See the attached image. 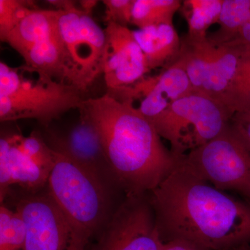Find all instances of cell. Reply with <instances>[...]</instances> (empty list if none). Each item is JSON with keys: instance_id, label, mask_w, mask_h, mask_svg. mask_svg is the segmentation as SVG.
<instances>
[{"instance_id": "obj_20", "label": "cell", "mask_w": 250, "mask_h": 250, "mask_svg": "<svg viewBox=\"0 0 250 250\" xmlns=\"http://www.w3.org/2000/svg\"><path fill=\"white\" fill-rule=\"evenodd\" d=\"M182 5L180 0H134L132 24L139 29L172 24L174 14Z\"/></svg>"}, {"instance_id": "obj_18", "label": "cell", "mask_w": 250, "mask_h": 250, "mask_svg": "<svg viewBox=\"0 0 250 250\" xmlns=\"http://www.w3.org/2000/svg\"><path fill=\"white\" fill-rule=\"evenodd\" d=\"M250 20V0H223L219 29L207 38L215 46L228 43Z\"/></svg>"}, {"instance_id": "obj_31", "label": "cell", "mask_w": 250, "mask_h": 250, "mask_svg": "<svg viewBox=\"0 0 250 250\" xmlns=\"http://www.w3.org/2000/svg\"><path fill=\"white\" fill-rule=\"evenodd\" d=\"M231 250H250V244H244L233 248Z\"/></svg>"}, {"instance_id": "obj_5", "label": "cell", "mask_w": 250, "mask_h": 250, "mask_svg": "<svg viewBox=\"0 0 250 250\" xmlns=\"http://www.w3.org/2000/svg\"><path fill=\"white\" fill-rule=\"evenodd\" d=\"M232 116L223 104L194 90L150 122L180 157L221 134Z\"/></svg>"}, {"instance_id": "obj_30", "label": "cell", "mask_w": 250, "mask_h": 250, "mask_svg": "<svg viewBox=\"0 0 250 250\" xmlns=\"http://www.w3.org/2000/svg\"><path fill=\"white\" fill-rule=\"evenodd\" d=\"M80 2L81 5L80 9L85 14L91 15L92 11H93L98 1H93V0H84V1H80Z\"/></svg>"}, {"instance_id": "obj_10", "label": "cell", "mask_w": 250, "mask_h": 250, "mask_svg": "<svg viewBox=\"0 0 250 250\" xmlns=\"http://www.w3.org/2000/svg\"><path fill=\"white\" fill-rule=\"evenodd\" d=\"M42 136L49 147L96 176L108 187L122 192L100 136L84 117L62 130L43 128Z\"/></svg>"}, {"instance_id": "obj_11", "label": "cell", "mask_w": 250, "mask_h": 250, "mask_svg": "<svg viewBox=\"0 0 250 250\" xmlns=\"http://www.w3.org/2000/svg\"><path fill=\"white\" fill-rule=\"evenodd\" d=\"M104 32L103 75L108 90L119 89L138 83L149 70L133 31L128 27L108 23Z\"/></svg>"}, {"instance_id": "obj_6", "label": "cell", "mask_w": 250, "mask_h": 250, "mask_svg": "<svg viewBox=\"0 0 250 250\" xmlns=\"http://www.w3.org/2000/svg\"><path fill=\"white\" fill-rule=\"evenodd\" d=\"M198 178L218 190H234L250 197V151L230 124L205 144L180 156Z\"/></svg>"}, {"instance_id": "obj_13", "label": "cell", "mask_w": 250, "mask_h": 250, "mask_svg": "<svg viewBox=\"0 0 250 250\" xmlns=\"http://www.w3.org/2000/svg\"><path fill=\"white\" fill-rule=\"evenodd\" d=\"M141 113L152 121L172 104L194 91L187 72L177 62L166 67L161 75L138 82L135 85Z\"/></svg>"}, {"instance_id": "obj_22", "label": "cell", "mask_w": 250, "mask_h": 250, "mask_svg": "<svg viewBox=\"0 0 250 250\" xmlns=\"http://www.w3.org/2000/svg\"><path fill=\"white\" fill-rule=\"evenodd\" d=\"M226 106L233 115L236 112L250 109V52L240 63L229 92Z\"/></svg>"}, {"instance_id": "obj_24", "label": "cell", "mask_w": 250, "mask_h": 250, "mask_svg": "<svg viewBox=\"0 0 250 250\" xmlns=\"http://www.w3.org/2000/svg\"><path fill=\"white\" fill-rule=\"evenodd\" d=\"M30 0H0V39L6 41L10 33L33 9H37Z\"/></svg>"}, {"instance_id": "obj_16", "label": "cell", "mask_w": 250, "mask_h": 250, "mask_svg": "<svg viewBox=\"0 0 250 250\" xmlns=\"http://www.w3.org/2000/svg\"><path fill=\"white\" fill-rule=\"evenodd\" d=\"M61 11L56 9H33L10 33L5 42L21 57L33 46L58 34Z\"/></svg>"}, {"instance_id": "obj_15", "label": "cell", "mask_w": 250, "mask_h": 250, "mask_svg": "<svg viewBox=\"0 0 250 250\" xmlns=\"http://www.w3.org/2000/svg\"><path fill=\"white\" fill-rule=\"evenodd\" d=\"M249 52L250 47L246 46L229 43L215 46L205 94L226 106L229 92L240 63Z\"/></svg>"}, {"instance_id": "obj_17", "label": "cell", "mask_w": 250, "mask_h": 250, "mask_svg": "<svg viewBox=\"0 0 250 250\" xmlns=\"http://www.w3.org/2000/svg\"><path fill=\"white\" fill-rule=\"evenodd\" d=\"M215 51L207 37L194 39L187 34L181 39L180 51L172 62L183 67L195 91L205 93Z\"/></svg>"}, {"instance_id": "obj_3", "label": "cell", "mask_w": 250, "mask_h": 250, "mask_svg": "<svg viewBox=\"0 0 250 250\" xmlns=\"http://www.w3.org/2000/svg\"><path fill=\"white\" fill-rule=\"evenodd\" d=\"M47 188L88 243L92 238H98L119 206L115 205V196L121 192L57 152Z\"/></svg>"}, {"instance_id": "obj_28", "label": "cell", "mask_w": 250, "mask_h": 250, "mask_svg": "<svg viewBox=\"0 0 250 250\" xmlns=\"http://www.w3.org/2000/svg\"><path fill=\"white\" fill-rule=\"evenodd\" d=\"M228 43L246 46L250 48V20L241 28L235 39Z\"/></svg>"}, {"instance_id": "obj_14", "label": "cell", "mask_w": 250, "mask_h": 250, "mask_svg": "<svg viewBox=\"0 0 250 250\" xmlns=\"http://www.w3.org/2000/svg\"><path fill=\"white\" fill-rule=\"evenodd\" d=\"M143 51L149 71L170 65L181 48V39L172 24H160L132 31Z\"/></svg>"}, {"instance_id": "obj_19", "label": "cell", "mask_w": 250, "mask_h": 250, "mask_svg": "<svg viewBox=\"0 0 250 250\" xmlns=\"http://www.w3.org/2000/svg\"><path fill=\"white\" fill-rule=\"evenodd\" d=\"M223 0H187L182 1L183 14L187 19V35L194 39H205L207 31L218 22Z\"/></svg>"}, {"instance_id": "obj_26", "label": "cell", "mask_w": 250, "mask_h": 250, "mask_svg": "<svg viewBox=\"0 0 250 250\" xmlns=\"http://www.w3.org/2000/svg\"><path fill=\"white\" fill-rule=\"evenodd\" d=\"M229 124L250 151V109L236 112Z\"/></svg>"}, {"instance_id": "obj_2", "label": "cell", "mask_w": 250, "mask_h": 250, "mask_svg": "<svg viewBox=\"0 0 250 250\" xmlns=\"http://www.w3.org/2000/svg\"><path fill=\"white\" fill-rule=\"evenodd\" d=\"M78 111L96 129L125 196L147 195L177 166L179 157L131 100L106 93L85 98Z\"/></svg>"}, {"instance_id": "obj_25", "label": "cell", "mask_w": 250, "mask_h": 250, "mask_svg": "<svg viewBox=\"0 0 250 250\" xmlns=\"http://www.w3.org/2000/svg\"><path fill=\"white\" fill-rule=\"evenodd\" d=\"M104 21L127 27L132 24V11L134 0H104Z\"/></svg>"}, {"instance_id": "obj_12", "label": "cell", "mask_w": 250, "mask_h": 250, "mask_svg": "<svg viewBox=\"0 0 250 250\" xmlns=\"http://www.w3.org/2000/svg\"><path fill=\"white\" fill-rule=\"evenodd\" d=\"M22 135H1L0 139V201L4 203L13 186L27 192L47 187L49 172L27 157L20 147Z\"/></svg>"}, {"instance_id": "obj_27", "label": "cell", "mask_w": 250, "mask_h": 250, "mask_svg": "<svg viewBox=\"0 0 250 250\" xmlns=\"http://www.w3.org/2000/svg\"><path fill=\"white\" fill-rule=\"evenodd\" d=\"M162 250H209L187 240L174 239L164 242Z\"/></svg>"}, {"instance_id": "obj_1", "label": "cell", "mask_w": 250, "mask_h": 250, "mask_svg": "<svg viewBox=\"0 0 250 250\" xmlns=\"http://www.w3.org/2000/svg\"><path fill=\"white\" fill-rule=\"evenodd\" d=\"M148 196L163 242L187 240L209 250L250 244V202L198 178L179 157Z\"/></svg>"}, {"instance_id": "obj_32", "label": "cell", "mask_w": 250, "mask_h": 250, "mask_svg": "<svg viewBox=\"0 0 250 250\" xmlns=\"http://www.w3.org/2000/svg\"><path fill=\"white\" fill-rule=\"evenodd\" d=\"M248 201H250V197L249 200H248Z\"/></svg>"}, {"instance_id": "obj_23", "label": "cell", "mask_w": 250, "mask_h": 250, "mask_svg": "<svg viewBox=\"0 0 250 250\" xmlns=\"http://www.w3.org/2000/svg\"><path fill=\"white\" fill-rule=\"evenodd\" d=\"M20 147L34 164L51 173L55 164L56 152L49 147L41 131L34 130L27 137L22 135Z\"/></svg>"}, {"instance_id": "obj_21", "label": "cell", "mask_w": 250, "mask_h": 250, "mask_svg": "<svg viewBox=\"0 0 250 250\" xmlns=\"http://www.w3.org/2000/svg\"><path fill=\"white\" fill-rule=\"evenodd\" d=\"M25 223L21 215L5 204L0 207V250H24Z\"/></svg>"}, {"instance_id": "obj_8", "label": "cell", "mask_w": 250, "mask_h": 250, "mask_svg": "<svg viewBox=\"0 0 250 250\" xmlns=\"http://www.w3.org/2000/svg\"><path fill=\"white\" fill-rule=\"evenodd\" d=\"M147 195L125 196L90 250H162Z\"/></svg>"}, {"instance_id": "obj_4", "label": "cell", "mask_w": 250, "mask_h": 250, "mask_svg": "<svg viewBox=\"0 0 250 250\" xmlns=\"http://www.w3.org/2000/svg\"><path fill=\"white\" fill-rule=\"evenodd\" d=\"M75 85L42 76H25L24 67L0 62V121L34 119L43 128L70 110L78 109L85 98Z\"/></svg>"}, {"instance_id": "obj_29", "label": "cell", "mask_w": 250, "mask_h": 250, "mask_svg": "<svg viewBox=\"0 0 250 250\" xmlns=\"http://www.w3.org/2000/svg\"><path fill=\"white\" fill-rule=\"evenodd\" d=\"M47 2L59 11H67L77 8L75 1L71 0H48Z\"/></svg>"}, {"instance_id": "obj_9", "label": "cell", "mask_w": 250, "mask_h": 250, "mask_svg": "<svg viewBox=\"0 0 250 250\" xmlns=\"http://www.w3.org/2000/svg\"><path fill=\"white\" fill-rule=\"evenodd\" d=\"M59 25L76 70L79 88L85 93L94 81L103 74L104 29L95 22L91 15L78 7L61 11Z\"/></svg>"}, {"instance_id": "obj_7", "label": "cell", "mask_w": 250, "mask_h": 250, "mask_svg": "<svg viewBox=\"0 0 250 250\" xmlns=\"http://www.w3.org/2000/svg\"><path fill=\"white\" fill-rule=\"evenodd\" d=\"M22 192L8 195L25 223L24 250H86L88 242L54 202L47 187L40 191Z\"/></svg>"}]
</instances>
